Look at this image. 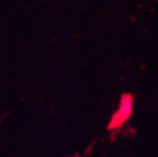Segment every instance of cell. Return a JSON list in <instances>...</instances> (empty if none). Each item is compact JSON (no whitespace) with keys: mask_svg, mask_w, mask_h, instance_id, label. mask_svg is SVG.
Wrapping results in <instances>:
<instances>
[{"mask_svg":"<svg viewBox=\"0 0 158 157\" xmlns=\"http://www.w3.org/2000/svg\"><path fill=\"white\" fill-rule=\"evenodd\" d=\"M132 111H133V97L128 93L123 95L121 101H120L118 111L112 116V119L109 123L108 128L111 130V129H116L118 126H121L131 117Z\"/></svg>","mask_w":158,"mask_h":157,"instance_id":"cell-1","label":"cell"}]
</instances>
